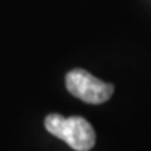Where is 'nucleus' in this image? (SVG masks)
Segmentation results:
<instances>
[{
	"mask_svg": "<svg viewBox=\"0 0 151 151\" xmlns=\"http://www.w3.org/2000/svg\"><path fill=\"white\" fill-rule=\"evenodd\" d=\"M65 83L66 90L74 97L94 105H100L106 102L114 93V86L111 83H105L82 68H76L68 73Z\"/></svg>",
	"mask_w": 151,
	"mask_h": 151,
	"instance_id": "nucleus-2",
	"label": "nucleus"
},
{
	"mask_svg": "<svg viewBox=\"0 0 151 151\" xmlns=\"http://www.w3.org/2000/svg\"><path fill=\"white\" fill-rule=\"evenodd\" d=\"M45 128L76 151H90L96 143V133L91 123L79 116L63 117L60 114H48L45 117Z\"/></svg>",
	"mask_w": 151,
	"mask_h": 151,
	"instance_id": "nucleus-1",
	"label": "nucleus"
}]
</instances>
